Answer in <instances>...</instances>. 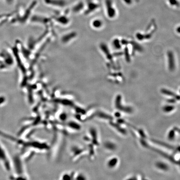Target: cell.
Listing matches in <instances>:
<instances>
[{
    "mask_svg": "<svg viewBox=\"0 0 180 180\" xmlns=\"http://www.w3.org/2000/svg\"><path fill=\"white\" fill-rule=\"evenodd\" d=\"M162 93H163V94H166V95H171V96H175V97L177 98V95H175L173 92H170V91H168V90L164 89H163L161 91Z\"/></svg>",
    "mask_w": 180,
    "mask_h": 180,
    "instance_id": "3",
    "label": "cell"
},
{
    "mask_svg": "<svg viewBox=\"0 0 180 180\" xmlns=\"http://www.w3.org/2000/svg\"><path fill=\"white\" fill-rule=\"evenodd\" d=\"M114 45L116 48L119 49L120 48H121V45H120L118 40L115 41L114 42Z\"/></svg>",
    "mask_w": 180,
    "mask_h": 180,
    "instance_id": "4",
    "label": "cell"
},
{
    "mask_svg": "<svg viewBox=\"0 0 180 180\" xmlns=\"http://www.w3.org/2000/svg\"><path fill=\"white\" fill-rule=\"evenodd\" d=\"M168 65H169L170 70H173L175 69V61H174V55H173L172 52L169 51L168 53Z\"/></svg>",
    "mask_w": 180,
    "mask_h": 180,
    "instance_id": "2",
    "label": "cell"
},
{
    "mask_svg": "<svg viewBox=\"0 0 180 180\" xmlns=\"http://www.w3.org/2000/svg\"><path fill=\"white\" fill-rule=\"evenodd\" d=\"M0 164L7 172L11 173L13 171L12 160L6 149L0 141Z\"/></svg>",
    "mask_w": 180,
    "mask_h": 180,
    "instance_id": "1",
    "label": "cell"
}]
</instances>
